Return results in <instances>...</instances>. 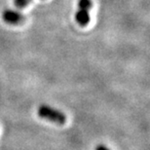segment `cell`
I'll return each mask as SVG.
<instances>
[{
	"label": "cell",
	"mask_w": 150,
	"mask_h": 150,
	"mask_svg": "<svg viewBox=\"0 0 150 150\" xmlns=\"http://www.w3.org/2000/svg\"><path fill=\"white\" fill-rule=\"evenodd\" d=\"M37 115L41 119L47 120V121L56 123L59 125H64L67 122V115L59 109L47 105V104H41L37 108Z\"/></svg>",
	"instance_id": "cell-1"
},
{
	"label": "cell",
	"mask_w": 150,
	"mask_h": 150,
	"mask_svg": "<svg viewBox=\"0 0 150 150\" xmlns=\"http://www.w3.org/2000/svg\"><path fill=\"white\" fill-rule=\"evenodd\" d=\"M92 5L91 0H78L75 21L80 26H86L90 23V9Z\"/></svg>",
	"instance_id": "cell-2"
},
{
	"label": "cell",
	"mask_w": 150,
	"mask_h": 150,
	"mask_svg": "<svg viewBox=\"0 0 150 150\" xmlns=\"http://www.w3.org/2000/svg\"><path fill=\"white\" fill-rule=\"evenodd\" d=\"M2 19L5 23L9 25H18L25 22V16L19 11L11 10V9H6L2 13Z\"/></svg>",
	"instance_id": "cell-3"
},
{
	"label": "cell",
	"mask_w": 150,
	"mask_h": 150,
	"mask_svg": "<svg viewBox=\"0 0 150 150\" xmlns=\"http://www.w3.org/2000/svg\"><path fill=\"white\" fill-rule=\"evenodd\" d=\"M30 2H31V0H14V5L16 6L17 8L22 9V8L26 7Z\"/></svg>",
	"instance_id": "cell-4"
},
{
	"label": "cell",
	"mask_w": 150,
	"mask_h": 150,
	"mask_svg": "<svg viewBox=\"0 0 150 150\" xmlns=\"http://www.w3.org/2000/svg\"><path fill=\"white\" fill-rule=\"evenodd\" d=\"M95 150H111V149H109L106 145H104V144H98L95 147Z\"/></svg>",
	"instance_id": "cell-5"
}]
</instances>
